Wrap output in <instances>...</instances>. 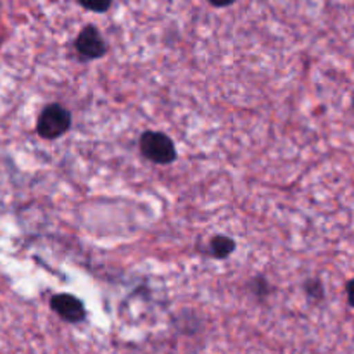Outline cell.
Masks as SVG:
<instances>
[{"label":"cell","instance_id":"cell-6","mask_svg":"<svg viewBox=\"0 0 354 354\" xmlns=\"http://www.w3.org/2000/svg\"><path fill=\"white\" fill-rule=\"evenodd\" d=\"M85 9L93 10V12H106L111 7L113 0H78Z\"/></svg>","mask_w":354,"mask_h":354},{"label":"cell","instance_id":"cell-8","mask_svg":"<svg viewBox=\"0 0 354 354\" xmlns=\"http://www.w3.org/2000/svg\"><path fill=\"white\" fill-rule=\"evenodd\" d=\"M346 292H348V301L349 304L354 308V279L351 282H348V287H346Z\"/></svg>","mask_w":354,"mask_h":354},{"label":"cell","instance_id":"cell-10","mask_svg":"<svg viewBox=\"0 0 354 354\" xmlns=\"http://www.w3.org/2000/svg\"><path fill=\"white\" fill-rule=\"evenodd\" d=\"M353 109H354V99H353Z\"/></svg>","mask_w":354,"mask_h":354},{"label":"cell","instance_id":"cell-5","mask_svg":"<svg viewBox=\"0 0 354 354\" xmlns=\"http://www.w3.org/2000/svg\"><path fill=\"white\" fill-rule=\"evenodd\" d=\"M234 249V241L228 237H223V235H218V237H214L211 241V252H213L214 258H227Z\"/></svg>","mask_w":354,"mask_h":354},{"label":"cell","instance_id":"cell-7","mask_svg":"<svg viewBox=\"0 0 354 354\" xmlns=\"http://www.w3.org/2000/svg\"><path fill=\"white\" fill-rule=\"evenodd\" d=\"M306 289H308V292L311 294V296H317V297L324 296V289H322L320 282H310L306 286Z\"/></svg>","mask_w":354,"mask_h":354},{"label":"cell","instance_id":"cell-2","mask_svg":"<svg viewBox=\"0 0 354 354\" xmlns=\"http://www.w3.org/2000/svg\"><path fill=\"white\" fill-rule=\"evenodd\" d=\"M71 127V113L59 104H50L38 118V133L44 138H59Z\"/></svg>","mask_w":354,"mask_h":354},{"label":"cell","instance_id":"cell-3","mask_svg":"<svg viewBox=\"0 0 354 354\" xmlns=\"http://www.w3.org/2000/svg\"><path fill=\"white\" fill-rule=\"evenodd\" d=\"M76 50L86 59H99L106 54L107 47L99 30L95 26H86L76 38Z\"/></svg>","mask_w":354,"mask_h":354},{"label":"cell","instance_id":"cell-9","mask_svg":"<svg viewBox=\"0 0 354 354\" xmlns=\"http://www.w3.org/2000/svg\"><path fill=\"white\" fill-rule=\"evenodd\" d=\"M209 3H213L214 7H227V6H232L234 2H237V0H207Z\"/></svg>","mask_w":354,"mask_h":354},{"label":"cell","instance_id":"cell-1","mask_svg":"<svg viewBox=\"0 0 354 354\" xmlns=\"http://www.w3.org/2000/svg\"><path fill=\"white\" fill-rule=\"evenodd\" d=\"M140 149L145 158L158 165H169L176 158L171 138L159 131H145L140 138Z\"/></svg>","mask_w":354,"mask_h":354},{"label":"cell","instance_id":"cell-4","mask_svg":"<svg viewBox=\"0 0 354 354\" xmlns=\"http://www.w3.org/2000/svg\"><path fill=\"white\" fill-rule=\"evenodd\" d=\"M50 306L55 313L66 322H82L85 318V306L78 297L71 296V294H59L54 296L50 301Z\"/></svg>","mask_w":354,"mask_h":354}]
</instances>
